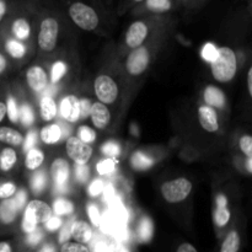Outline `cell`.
Returning a JSON list of instances; mask_svg holds the SVG:
<instances>
[{
	"label": "cell",
	"mask_w": 252,
	"mask_h": 252,
	"mask_svg": "<svg viewBox=\"0 0 252 252\" xmlns=\"http://www.w3.org/2000/svg\"><path fill=\"white\" fill-rule=\"evenodd\" d=\"M73 223L74 221H70V223H68L66 225L62 226L61 235H59V241H61L62 244L66 243V241L71 238V226H73Z\"/></svg>",
	"instance_id": "f907efd6"
},
{
	"label": "cell",
	"mask_w": 252,
	"mask_h": 252,
	"mask_svg": "<svg viewBox=\"0 0 252 252\" xmlns=\"http://www.w3.org/2000/svg\"><path fill=\"white\" fill-rule=\"evenodd\" d=\"M176 252H197L196 248L189 243H184L179 246Z\"/></svg>",
	"instance_id": "11a10c76"
},
{
	"label": "cell",
	"mask_w": 252,
	"mask_h": 252,
	"mask_svg": "<svg viewBox=\"0 0 252 252\" xmlns=\"http://www.w3.org/2000/svg\"><path fill=\"white\" fill-rule=\"evenodd\" d=\"M150 33V25L148 20H135L126 32V44L134 49L143 46Z\"/></svg>",
	"instance_id": "ba28073f"
},
{
	"label": "cell",
	"mask_w": 252,
	"mask_h": 252,
	"mask_svg": "<svg viewBox=\"0 0 252 252\" xmlns=\"http://www.w3.org/2000/svg\"><path fill=\"white\" fill-rule=\"evenodd\" d=\"M17 186L14 182H2L0 184V199L6 201V199L12 198L16 194Z\"/></svg>",
	"instance_id": "e575fe53"
},
{
	"label": "cell",
	"mask_w": 252,
	"mask_h": 252,
	"mask_svg": "<svg viewBox=\"0 0 252 252\" xmlns=\"http://www.w3.org/2000/svg\"><path fill=\"white\" fill-rule=\"evenodd\" d=\"M66 11L71 22L84 31H95L100 26L98 10L86 0H69Z\"/></svg>",
	"instance_id": "6da1fadb"
},
{
	"label": "cell",
	"mask_w": 252,
	"mask_h": 252,
	"mask_svg": "<svg viewBox=\"0 0 252 252\" xmlns=\"http://www.w3.org/2000/svg\"><path fill=\"white\" fill-rule=\"evenodd\" d=\"M6 116V103L0 101V122L5 118Z\"/></svg>",
	"instance_id": "91938a15"
},
{
	"label": "cell",
	"mask_w": 252,
	"mask_h": 252,
	"mask_svg": "<svg viewBox=\"0 0 252 252\" xmlns=\"http://www.w3.org/2000/svg\"><path fill=\"white\" fill-rule=\"evenodd\" d=\"M154 164V160L152 158H149L148 155H145L144 153L137 152L133 154L132 157V165L134 169L137 170H147L150 169Z\"/></svg>",
	"instance_id": "f1b7e54d"
},
{
	"label": "cell",
	"mask_w": 252,
	"mask_h": 252,
	"mask_svg": "<svg viewBox=\"0 0 252 252\" xmlns=\"http://www.w3.org/2000/svg\"><path fill=\"white\" fill-rule=\"evenodd\" d=\"M78 138L81 142L90 145L91 143L95 142L96 132L94 129H91L90 127H88V126H81L78 129Z\"/></svg>",
	"instance_id": "8d00e7d4"
},
{
	"label": "cell",
	"mask_w": 252,
	"mask_h": 252,
	"mask_svg": "<svg viewBox=\"0 0 252 252\" xmlns=\"http://www.w3.org/2000/svg\"><path fill=\"white\" fill-rule=\"evenodd\" d=\"M19 212V208H17L16 203L12 198L1 201V203H0V220L4 224L12 223Z\"/></svg>",
	"instance_id": "44dd1931"
},
{
	"label": "cell",
	"mask_w": 252,
	"mask_h": 252,
	"mask_svg": "<svg viewBox=\"0 0 252 252\" xmlns=\"http://www.w3.org/2000/svg\"><path fill=\"white\" fill-rule=\"evenodd\" d=\"M116 169H117V161L115 159H111V158L101 160L96 165V170H97V172L101 176L113 174L116 171Z\"/></svg>",
	"instance_id": "4dcf8cb0"
},
{
	"label": "cell",
	"mask_w": 252,
	"mask_h": 252,
	"mask_svg": "<svg viewBox=\"0 0 252 252\" xmlns=\"http://www.w3.org/2000/svg\"><path fill=\"white\" fill-rule=\"evenodd\" d=\"M102 153L106 155V157L111 158V159H115L118 155L121 154V147L118 143L113 142V140H110V142L105 143L102 145Z\"/></svg>",
	"instance_id": "74e56055"
},
{
	"label": "cell",
	"mask_w": 252,
	"mask_h": 252,
	"mask_svg": "<svg viewBox=\"0 0 252 252\" xmlns=\"http://www.w3.org/2000/svg\"><path fill=\"white\" fill-rule=\"evenodd\" d=\"M143 1H145V0H122V4H121V7H122V10H126V9H127V7L135 6V5L142 4Z\"/></svg>",
	"instance_id": "db71d44e"
},
{
	"label": "cell",
	"mask_w": 252,
	"mask_h": 252,
	"mask_svg": "<svg viewBox=\"0 0 252 252\" xmlns=\"http://www.w3.org/2000/svg\"><path fill=\"white\" fill-rule=\"evenodd\" d=\"M52 176H53L54 185L58 189L64 191L66 184H68L69 175H70V169H69V164L62 158H58L52 164Z\"/></svg>",
	"instance_id": "4fadbf2b"
},
{
	"label": "cell",
	"mask_w": 252,
	"mask_h": 252,
	"mask_svg": "<svg viewBox=\"0 0 252 252\" xmlns=\"http://www.w3.org/2000/svg\"><path fill=\"white\" fill-rule=\"evenodd\" d=\"M44 226H46V229L48 231H56L63 226V220H62L61 217L52 216L51 218L44 223Z\"/></svg>",
	"instance_id": "bcb514c9"
},
{
	"label": "cell",
	"mask_w": 252,
	"mask_h": 252,
	"mask_svg": "<svg viewBox=\"0 0 252 252\" xmlns=\"http://www.w3.org/2000/svg\"><path fill=\"white\" fill-rule=\"evenodd\" d=\"M19 120L21 121L25 127H31L34 122V115L32 108L29 105L24 103L21 107H19Z\"/></svg>",
	"instance_id": "836d02e7"
},
{
	"label": "cell",
	"mask_w": 252,
	"mask_h": 252,
	"mask_svg": "<svg viewBox=\"0 0 252 252\" xmlns=\"http://www.w3.org/2000/svg\"><path fill=\"white\" fill-rule=\"evenodd\" d=\"M10 31L12 33V38L17 39V41L25 42L31 37L32 26L30 20L27 19L25 15H19V16L14 17L10 24Z\"/></svg>",
	"instance_id": "7c38bea8"
},
{
	"label": "cell",
	"mask_w": 252,
	"mask_h": 252,
	"mask_svg": "<svg viewBox=\"0 0 252 252\" xmlns=\"http://www.w3.org/2000/svg\"><path fill=\"white\" fill-rule=\"evenodd\" d=\"M203 98L209 107L223 108L225 106V94L214 85L207 86L203 93Z\"/></svg>",
	"instance_id": "ac0fdd59"
},
{
	"label": "cell",
	"mask_w": 252,
	"mask_h": 252,
	"mask_svg": "<svg viewBox=\"0 0 252 252\" xmlns=\"http://www.w3.org/2000/svg\"><path fill=\"white\" fill-rule=\"evenodd\" d=\"M62 134H63L62 128L56 123H52V125H47L46 127L42 128L41 132H39V138L43 143L52 145L62 139Z\"/></svg>",
	"instance_id": "ffe728a7"
},
{
	"label": "cell",
	"mask_w": 252,
	"mask_h": 252,
	"mask_svg": "<svg viewBox=\"0 0 252 252\" xmlns=\"http://www.w3.org/2000/svg\"><path fill=\"white\" fill-rule=\"evenodd\" d=\"M61 252H90L88 246L76 241H66L62 244Z\"/></svg>",
	"instance_id": "f35d334b"
},
{
	"label": "cell",
	"mask_w": 252,
	"mask_h": 252,
	"mask_svg": "<svg viewBox=\"0 0 252 252\" xmlns=\"http://www.w3.org/2000/svg\"><path fill=\"white\" fill-rule=\"evenodd\" d=\"M7 12H9V2H7V0H0V24L6 17Z\"/></svg>",
	"instance_id": "816d5d0a"
},
{
	"label": "cell",
	"mask_w": 252,
	"mask_h": 252,
	"mask_svg": "<svg viewBox=\"0 0 252 252\" xmlns=\"http://www.w3.org/2000/svg\"><path fill=\"white\" fill-rule=\"evenodd\" d=\"M198 121L201 127L209 133H216L219 130V121L214 108L207 105L199 106Z\"/></svg>",
	"instance_id": "5bb4252c"
},
{
	"label": "cell",
	"mask_w": 252,
	"mask_h": 252,
	"mask_svg": "<svg viewBox=\"0 0 252 252\" xmlns=\"http://www.w3.org/2000/svg\"><path fill=\"white\" fill-rule=\"evenodd\" d=\"M59 32H61V21L54 14L44 12L38 22V34L37 43L44 52H52L58 43Z\"/></svg>",
	"instance_id": "3957f363"
},
{
	"label": "cell",
	"mask_w": 252,
	"mask_h": 252,
	"mask_svg": "<svg viewBox=\"0 0 252 252\" xmlns=\"http://www.w3.org/2000/svg\"><path fill=\"white\" fill-rule=\"evenodd\" d=\"M26 80L29 86L34 93H42L48 85V76L44 69L39 65H33L27 70Z\"/></svg>",
	"instance_id": "30bf717a"
},
{
	"label": "cell",
	"mask_w": 252,
	"mask_h": 252,
	"mask_svg": "<svg viewBox=\"0 0 252 252\" xmlns=\"http://www.w3.org/2000/svg\"><path fill=\"white\" fill-rule=\"evenodd\" d=\"M16 161L17 154L14 148H4L2 152L0 153V170L1 171H10L15 166Z\"/></svg>",
	"instance_id": "d4e9b609"
},
{
	"label": "cell",
	"mask_w": 252,
	"mask_h": 252,
	"mask_svg": "<svg viewBox=\"0 0 252 252\" xmlns=\"http://www.w3.org/2000/svg\"><path fill=\"white\" fill-rule=\"evenodd\" d=\"M202 56H203V58L206 59L207 62L212 63V62L217 58V56H218V48H217L213 43H207L206 46L203 47Z\"/></svg>",
	"instance_id": "b9f144b4"
},
{
	"label": "cell",
	"mask_w": 252,
	"mask_h": 252,
	"mask_svg": "<svg viewBox=\"0 0 252 252\" xmlns=\"http://www.w3.org/2000/svg\"><path fill=\"white\" fill-rule=\"evenodd\" d=\"M37 137H38V135H37L36 130H33V129L29 130V133H27V135H26V139H24V143H22V144H24L25 152H27V150H30V149H32V148L36 147Z\"/></svg>",
	"instance_id": "f6af8a7d"
},
{
	"label": "cell",
	"mask_w": 252,
	"mask_h": 252,
	"mask_svg": "<svg viewBox=\"0 0 252 252\" xmlns=\"http://www.w3.org/2000/svg\"><path fill=\"white\" fill-rule=\"evenodd\" d=\"M94 231L93 226L88 223V221L79 220L74 221L73 226H71V238L79 244H88L90 243L93 239Z\"/></svg>",
	"instance_id": "2e32d148"
},
{
	"label": "cell",
	"mask_w": 252,
	"mask_h": 252,
	"mask_svg": "<svg viewBox=\"0 0 252 252\" xmlns=\"http://www.w3.org/2000/svg\"><path fill=\"white\" fill-rule=\"evenodd\" d=\"M66 70H68V66L64 62L57 61L54 62L53 65H52L51 69V81L53 84L58 83L62 78L66 74Z\"/></svg>",
	"instance_id": "d6a6232c"
},
{
	"label": "cell",
	"mask_w": 252,
	"mask_h": 252,
	"mask_svg": "<svg viewBox=\"0 0 252 252\" xmlns=\"http://www.w3.org/2000/svg\"><path fill=\"white\" fill-rule=\"evenodd\" d=\"M212 75L219 83H229L238 71V58L230 47L218 48V56L212 62Z\"/></svg>",
	"instance_id": "7a4b0ae2"
},
{
	"label": "cell",
	"mask_w": 252,
	"mask_h": 252,
	"mask_svg": "<svg viewBox=\"0 0 252 252\" xmlns=\"http://www.w3.org/2000/svg\"><path fill=\"white\" fill-rule=\"evenodd\" d=\"M240 244L241 240L238 231H230L221 244L220 252H239Z\"/></svg>",
	"instance_id": "4316f807"
},
{
	"label": "cell",
	"mask_w": 252,
	"mask_h": 252,
	"mask_svg": "<svg viewBox=\"0 0 252 252\" xmlns=\"http://www.w3.org/2000/svg\"><path fill=\"white\" fill-rule=\"evenodd\" d=\"M94 89H95V95L98 98V102L108 105L117 100L118 86L110 75H105V74L98 75L94 83Z\"/></svg>",
	"instance_id": "8992f818"
},
{
	"label": "cell",
	"mask_w": 252,
	"mask_h": 252,
	"mask_svg": "<svg viewBox=\"0 0 252 252\" xmlns=\"http://www.w3.org/2000/svg\"><path fill=\"white\" fill-rule=\"evenodd\" d=\"M88 214L89 218H90L91 224L94 226H100L101 225V213L98 211L97 207L95 204H89L88 206Z\"/></svg>",
	"instance_id": "7bdbcfd3"
},
{
	"label": "cell",
	"mask_w": 252,
	"mask_h": 252,
	"mask_svg": "<svg viewBox=\"0 0 252 252\" xmlns=\"http://www.w3.org/2000/svg\"><path fill=\"white\" fill-rule=\"evenodd\" d=\"M5 49L15 59L24 58L27 52V47L25 46L24 42L17 41L15 38H9L5 42Z\"/></svg>",
	"instance_id": "484cf974"
},
{
	"label": "cell",
	"mask_w": 252,
	"mask_h": 252,
	"mask_svg": "<svg viewBox=\"0 0 252 252\" xmlns=\"http://www.w3.org/2000/svg\"><path fill=\"white\" fill-rule=\"evenodd\" d=\"M59 112L62 117L69 123H75L80 120V107H79V98L69 95L61 101Z\"/></svg>",
	"instance_id": "8fae6325"
},
{
	"label": "cell",
	"mask_w": 252,
	"mask_h": 252,
	"mask_svg": "<svg viewBox=\"0 0 252 252\" xmlns=\"http://www.w3.org/2000/svg\"><path fill=\"white\" fill-rule=\"evenodd\" d=\"M12 199H14L15 203H16L19 211L24 209V207L26 206V201H27L26 191H25V189H19V191L16 192V196L12 197Z\"/></svg>",
	"instance_id": "c3c4849f"
},
{
	"label": "cell",
	"mask_w": 252,
	"mask_h": 252,
	"mask_svg": "<svg viewBox=\"0 0 252 252\" xmlns=\"http://www.w3.org/2000/svg\"><path fill=\"white\" fill-rule=\"evenodd\" d=\"M42 238H43V234H42V231L38 230V229H36V230L32 231V233L27 234L26 243L29 244L30 246H36L41 243Z\"/></svg>",
	"instance_id": "7dc6e473"
},
{
	"label": "cell",
	"mask_w": 252,
	"mask_h": 252,
	"mask_svg": "<svg viewBox=\"0 0 252 252\" xmlns=\"http://www.w3.org/2000/svg\"><path fill=\"white\" fill-rule=\"evenodd\" d=\"M6 115L9 117L10 122L16 123L19 121V106H17L16 100L12 96L7 97L6 102Z\"/></svg>",
	"instance_id": "d590c367"
},
{
	"label": "cell",
	"mask_w": 252,
	"mask_h": 252,
	"mask_svg": "<svg viewBox=\"0 0 252 252\" xmlns=\"http://www.w3.org/2000/svg\"><path fill=\"white\" fill-rule=\"evenodd\" d=\"M113 252H129V251H128L127 249L125 248V246H118V248L116 249V250Z\"/></svg>",
	"instance_id": "6125c7cd"
},
{
	"label": "cell",
	"mask_w": 252,
	"mask_h": 252,
	"mask_svg": "<svg viewBox=\"0 0 252 252\" xmlns=\"http://www.w3.org/2000/svg\"><path fill=\"white\" fill-rule=\"evenodd\" d=\"M65 149L68 157L76 165H86L93 157L91 145L81 142L78 137H69L65 143Z\"/></svg>",
	"instance_id": "52a82bcc"
},
{
	"label": "cell",
	"mask_w": 252,
	"mask_h": 252,
	"mask_svg": "<svg viewBox=\"0 0 252 252\" xmlns=\"http://www.w3.org/2000/svg\"><path fill=\"white\" fill-rule=\"evenodd\" d=\"M53 216L52 207L41 199H33L26 204L22 218V230L26 234L32 233L37 229L38 224H44Z\"/></svg>",
	"instance_id": "277c9868"
},
{
	"label": "cell",
	"mask_w": 252,
	"mask_h": 252,
	"mask_svg": "<svg viewBox=\"0 0 252 252\" xmlns=\"http://www.w3.org/2000/svg\"><path fill=\"white\" fill-rule=\"evenodd\" d=\"M115 250L112 249V246L108 245L105 241H100L97 243V245L95 246V252H113Z\"/></svg>",
	"instance_id": "f5cc1de1"
},
{
	"label": "cell",
	"mask_w": 252,
	"mask_h": 252,
	"mask_svg": "<svg viewBox=\"0 0 252 252\" xmlns=\"http://www.w3.org/2000/svg\"><path fill=\"white\" fill-rule=\"evenodd\" d=\"M138 6H142L143 10L152 15H164L172 10L174 0H145Z\"/></svg>",
	"instance_id": "e0dca14e"
},
{
	"label": "cell",
	"mask_w": 252,
	"mask_h": 252,
	"mask_svg": "<svg viewBox=\"0 0 252 252\" xmlns=\"http://www.w3.org/2000/svg\"><path fill=\"white\" fill-rule=\"evenodd\" d=\"M0 252H12L10 244L6 243V241H1L0 243Z\"/></svg>",
	"instance_id": "680465c9"
},
{
	"label": "cell",
	"mask_w": 252,
	"mask_h": 252,
	"mask_svg": "<svg viewBox=\"0 0 252 252\" xmlns=\"http://www.w3.org/2000/svg\"><path fill=\"white\" fill-rule=\"evenodd\" d=\"M90 177V169L86 165H76L75 167V179L80 184H85Z\"/></svg>",
	"instance_id": "60d3db41"
},
{
	"label": "cell",
	"mask_w": 252,
	"mask_h": 252,
	"mask_svg": "<svg viewBox=\"0 0 252 252\" xmlns=\"http://www.w3.org/2000/svg\"><path fill=\"white\" fill-rule=\"evenodd\" d=\"M248 171L252 172V167H251V158H248Z\"/></svg>",
	"instance_id": "be15d7a7"
},
{
	"label": "cell",
	"mask_w": 252,
	"mask_h": 252,
	"mask_svg": "<svg viewBox=\"0 0 252 252\" xmlns=\"http://www.w3.org/2000/svg\"><path fill=\"white\" fill-rule=\"evenodd\" d=\"M192 189H193V185L189 179L177 177V179L162 184L161 194L165 201L169 203H180L189 196Z\"/></svg>",
	"instance_id": "5b68a950"
},
{
	"label": "cell",
	"mask_w": 252,
	"mask_h": 252,
	"mask_svg": "<svg viewBox=\"0 0 252 252\" xmlns=\"http://www.w3.org/2000/svg\"><path fill=\"white\" fill-rule=\"evenodd\" d=\"M149 62V51L144 46H140L138 48L132 49L127 61H126V69L130 75L138 76L147 70Z\"/></svg>",
	"instance_id": "9c48e42d"
},
{
	"label": "cell",
	"mask_w": 252,
	"mask_h": 252,
	"mask_svg": "<svg viewBox=\"0 0 252 252\" xmlns=\"http://www.w3.org/2000/svg\"><path fill=\"white\" fill-rule=\"evenodd\" d=\"M57 112H58V108H57L56 101L51 96H43L39 101V113H41L42 120L49 122L56 117Z\"/></svg>",
	"instance_id": "7402d4cb"
},
{
	"label": "cell",
	"mask_w": 252,
	"mask_h": 252,
	"mask_svg": "<svg viewBox=\"0 0 252 252\" xmlns=\"http://www.w3.org/2000/svg\"><path fill=\"white\" fill-rule=\"evenodd\" d=\"M6 66H7V61H6V58H5L4 54L0 53V74L4 73L5 69H6Z\"/></svg>",
	"instance_id": "9f6ffc18"
},
{
	"label": "cell",
	"mask_w": 252,
	"mask_h": 252,
	"mask_svg": "<svg viewBox=\"0 0 252 252\" xmlns=\"http://www.w3.org/2000/svg\"><path fill=\"white\" fill-rule=\"evenodd\" d=\"M230 220V211L226 206V198L224 194L217 198V208L214 211V223L219 228H223Z\"/></svg>",
	"instance_id": "d6986e66"
},
{
	"label": "cell",
	"mask_w": 252,
	"mask_h": 252,
	"mask_svg": "<svg viewBox=\"0 0 252 252\" xmlns=\"http://www.w3.org/2000/svg\"><path fill=\"white\" fill-rule=\"evenodd\" d=\"M47 185V176L44 171H38L32 176L31 179V189L33 193H41Z\"/></svg>",
	"instance_id": "1f68e13d"
},
{
	"label": "cell",
	"mask_w": 252,
	"mask_h": 252,
	"mask_svg": "<svg viewBox=\"0 0 252 252\" xmlns=\"http://www.w3.org/2000/svg\"><path fill=\"white\" fill-rule=\"evenodd\" d=\"M39 252H56V250H54V248L52 245H46L39 250Z\"/></svg>",
	"instance_id": "94428289"
},
{
	"label": "cell",
	"mask_w": 252,
	"mask_h": 252,
	"mask_svg": "<svg viewBox=\"0 0 252 252\" xmlns=\"http://www.w3.org/2000/svg\"><path fill=\"white\" fill-rule=\"evenodd\" d=\"M91 105L89 98H83V100H79V107H80V118H86L90 116L91 111Z\"/></svg>",
	"instance_id": "681fc988"
},
{
	"label": "cell",
	"mask_w": 252,
	"mask_h": 252,
	"mask_svg": "<svg viewBox=\"0 0 252 252\" xmlns=\"http://www.w3.org/2000/svg\"><path fill=\"white\" fill-rule=\"evenodd\" d=\"M52 211L56 213V216L62 217V216H69L74 212L73 203L70 201L65 198H57L53 203V208Z\"/></svg>",
	"instance_id": "f546056e"
},
{
	"label": "cell",
	"mask_w": 252,
	"mask_h": 252,
	"mask_svg": "<svg viewBox=\"0 0 252 252\" xmlns=\"http://www.w3.org/2000/svg\"><path fill=\"white\" fill-rule=\"evenodd\" d=\"M44 161V154L42 150L37 149V148H32V149L27 150L26 158H25V166L31 171L38 169Z\"/></svg>",
	"instance_id": "cb8c5ba5"
},
{
	"label": "cell",
	"mask_w": 252,
	"mask_h": 252,
	"mask_svg": "<svg viewBox=\"0 0 252 252\" xmlns=\"http://www.w3.org/2000/svg\"><path fill=\"white\" fill-rule=\"evenodd\" d=\"M239 147L240 150L246 155L248 158H252V137L251 135L246 134L243 135L239 140Z\"/></svg>",
	"instance_id": "ab89813d"
},
{
	"label": "cell",
	"mask_w": 252,
	"mask_h": 252,
	"mask_svg": "<svg viewBox=\"0 0 252 252\" xmlns=\"http://www.w3.org/2000/svg\"><path fill=\"white\" fill-rule=\"evenodd\" d=\"M89 117L91 118V122H93V125L96 128L105 129L111 121V112L105 103H101L97 101V102L91 105V111Z\"/></svg>",
	"instance_id": "9a60e30c"
},
{
	"label": "cell",
	"mask_w": 252,
	"mask_h": 252,
	"mask_svg": "<svg viewBox=\"0 0 252 252\" xmlns=\"http://www.w3.org/2000/svg\"><path fill=\"white\" fill-rule=\"evenodd\" d=\"M153 234H154V225H153V221L149 218L144 217V218L140 220L139 226H138V238L143 243H148L150 239L153 238Z\"/></svg>",
	"instance_id": "83f0119b"
},
{
	"label": "cell",
	"mask_w": 252,
	"mask_h": 252,
	"mask_svg": "<svg viewBox=\"0 0 252 252\" xmlns=\"http://www.w3.org/2000/svg\"><path fill=\"white\" fill-rule=\"evenodd\" d=\"M103 189H105V184L100 179H96L90 184L88 192L91 197H97L102 193Z\"/></svg>",
	"instance_id": "ee69618b"
},
{
	"label": "cell",
	"mask_w": 252,
	"mask_h": 252,
	"mask_svg": "<svg viewBox=\"0 0 252 252\" xmlns=\"http://www.w3.org/2000/svg\"><path fill=\"white\" fill-rule=\"evenodd\" d=\"M248 91L249 95L252 96V68L249 69L248 71Z\"/></svg>",
	"instance_id": "6f0895ef"
},
{
	"label": "cell",
	"mask_w": 252,
	"mask_h": 252,
	"mask_svg": "<svg viewBox=\"0 0 252 252\" xmlns=\"http://www.w3.org/2000/svg\"><path fill=\"white\" fill-rule=\"evenodd\" d=\"M0 142L11 147H20L24 143V135L10 127H0Z\"/></svg>",
	"instance_id": "603a6c76"
},
{
	"label": "cell",
	"mask_w": 252,
	"mask_h": 252,
	"mask_svg": "<svg viewBox=\"0 0 252 252\" xmlns=\"http://www.w3.org/2000/svg\"><path fill=\"white\" fill-rule=\"evenodd\" d=\"M193 2H197V4H203V2L208 1V0H192Z\"/></svg>",
	"instance_id": "e7e4bbea"
}]
</instances>
